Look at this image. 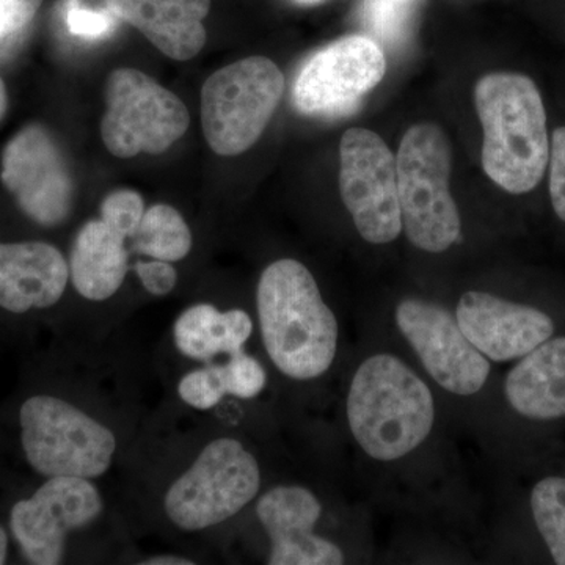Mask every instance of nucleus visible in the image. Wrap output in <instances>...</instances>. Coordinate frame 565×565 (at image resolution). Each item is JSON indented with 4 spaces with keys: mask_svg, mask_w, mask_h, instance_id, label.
I'll list each match as a JSON object with an SVG mask.
<instances>
[{
    "mask_svg": "<svg viewBox=\"0 0 565 565\" xmlns=\"http://www.w3.org/2000/svg\"><path fill=\"white\" fill-rule=\"evenodd\" d=\"M345 418L353 441L374 462L414 455L433 435L437 404L414 367L390 352L364 359L349 382Z\"/></svg>",
    "mask_w": 565,
    "mask_h": 565,
    "instance_id": "f257e3e1",
    "label": "nucleus"
},
{
    "mask_svg": "<svg viewBox=\"0 0 565 565\" xmlns=\"http://www.w3.org/2000/svg\"><path fill=\"white\" fill-rule=\"evenodd\" d=\"M256 313L264 349L282 375L310 382L332 370L340 323L305 264L282 258L263 270Z\"/></svg>",
    "mask_w": 565,
    "mask_h": 565,
    "instance_id": "f03ea898",
    "label": "nucleus"
},
{
    "mask_svg": "<svg viewBox=\"0 0 565 565\" xmlns=\"http://www.w3.org/2000/svg\"><path fill=\"white\" fill-rule=\"evenodd\" d=\"M475 106L484 129L487 177L512 195L534 191L550 161L546 111L535 82L508 71L487 74L476 84Z\"/></svg>",
    "mask_w": 565,
    "mask_h": 565,
    "instance_id": "7ed1b4c3",
    "label": "nucleus"
},
{
    "mask_svg": "<svg viewBox=\"0 0 565 565\" xmlns=\"http://www.w3.org/2000/svg\"><path fill=\"white\" fill-rule=\"evenodd\" d=\"M403 230L419 250L444 253L459 241L462 221L449 189L452 151L448 136L434 122L405 132L396 156Z\"/></svg>",
    "mask_w": 565,
    "mask_h": 565,
    "instance_id": "20e7f679",
    "label": "nucleus"
},
{
    "mask_svg": "<svg viewBox=\"0 0 565 565\" xmlns=\"http://www.w3.org/2000/svg\"><path fill=\"white\" fill-rule=\"evenodd\" d=\"M25 459L44 478L96 479L106 475L117 438L109 427L61 397L39 394L20 411Z\"/></svg>",
    "mask_w": 565,
    "mask_h": 565,
    "instance_id": "39448f33",
    "label": "nucleus"
},
{
    "mask_svg": "<svg viewBox=\"0 0 565 565\" xmlns=\"http://www.w3.org/2000/svg\"><path fill=\"white\" fill-rule=\"evenodd\" d=\"M262 482L258 459L243 441L215 438L167 490L163 511L182 531H204L239 514L258 497Z\"/></svg>",
    "mask_w": 565,
    "mask_h": 565,
    "instance_id": "423d86ee",
    "label": "nucleus"
},
{
    "mask_svg": "<svg viewBox=\"0 0 565 565\" xmlns=\"http://www.w3.org/2000/svg\"><path fill=\"white\" fill-rule=\"evenodd\" d=\"M285 92V76L270 58H243L215 71L202 90V125L215 154L250 150L273 120Z\"/></svg>",
    "mask_w": 565,
    "mask_h": 565,
    "instance_id": "0eeeda50",
    "label": "nucleus"
},
{
    "mask_svg": "<svg viewBox=\"0 0 565 565\" xmlns=\"http://www.w3.org/2000/svg\"><path fill=\"white\" fill-rule=\"evenodd\" d=\"M106 104L102 137L115 158L162 154L191 122L185 104L139 70L118 68L110 74Z\"/></svg>",
    "mask_w": 565,
    "mask_h": 565,
    "instance_id": "6e6552de",
    "label": "nucleus"
},
{
    "mask_svg": "<svg viewBox=\"0 0 565 565\" xmlns=\"http://www.w3.org/2000/svg\"><path fill=\"white\" fill-rule=\"evenodd\" d=\"M340 192L366 243H394L403 233L396 156L370 129H349L341 139Z\"/></svg>",
    "mask_w": 565,
    "mask_h": 565,
    "instance_id": "1a4fd4ad",
    "label": "nucleus"
},
{
    "mask_svg": "<svg viewBox=\"0 0 565 565\" xmlns=\"http://www.w3.org/2000/svg\"><path fill=\"white\" fill-rule=\"evenodd\" d=\"M384 51L370 36L348 35L315 52L292 87V102L308 117L341 118L362 106L384 79Z\"/></svg>",
    "mask_w": 565,
    "mask_h": 565,
    "instance_id": "9d476101",
    "label": "nucleus"
},
{
    "mask_svg": "<svg viewBox=\"0 0 565 565\" xmlns=\"http://www.w3.org/2000/svg\"><path fill=\"white\" fill-rule=\"evenodd\" d=\"M394 323L424 371L446 393L475 396L484 388L492 362L468 341L444 305L408 297L397 303Z\"/></svg>",
    "mask_w": 565,
    "mask_h": 565,
    "instance_id": "9b49d317",
    "label": "nucleus"
},
{
    "mask_svg": "<svg viewBox=\"0 0 565 565\" xmlns=\"http://www.w3.org/2000/svg\"><path fill=\"white\" fill-rule=\"evenodd\" d=\"M0 180L20 210L41 226L62 225L73 211L68 161L50 129L39 122L24 126L6 145Z\"/></svg>",
    "mask_w": 565,
    "mask_h": 565,
    "instance_id": "f8f14e48",
    "label": "nucleus"
},
{
    "mask_svg": "<svg viewBox=\"0 0 565 565\" xmlns=\"http://www.w3.org/2000/svg\"><path fill=\"white\" fill-rule=\"evenodd\" d=\"M103 497L90 479L47 478L31 498L11 508L10 530L31 564L63 563L66 539L103 514Z\"/></svg>",
    "mask_w": 565,
    "mask_h": 565,
    "instance_id": "ddd939ff",
    "label": "nucleus"
},
{
    "mask_svg": "<svg viewBox=\"0 0 565 565\" xmlns=\"http://www.w3.org/2000/svg\"><path fill=\"white\" fill-rule=\"evenodd\" d=\"M455 316L468 341L492 363L516 362L557 330L542 308L484 291L463 292Z\"/></svg>",
    "mask_w": 565,
    "mask_h": 565,
    "instance_id": "4468645a",
    "label": "nucleus"
},
{
    "mask_svg": "<svg viewBox=\"0 0 565 565\" xmlns=\"http://www.w3.org/2000/svg\"><path fill=\"white\" fill-rule=\"evenodd\" d=\"M256 515L267 535L270 565H341V546L316 534L322 504L302 486H277L259 497Z\"/></svg>",
    "mask_w": 565,
    "mask_h": 565,
    "instance_id": "2eb2a0df",
    "label": "nucleus"
},
{
    "mask_svg": "<svg viewBox=\"0 0 565 565\" xmlns=\"http://www.w3.org/2000/svg\"><path fill=\"white\" fill-rule=\"evenodd\" d=\"M70 266L54 245L0 244V308L22 315L61 302Z\"/></svg>",
    "mask_w": 565,
    "mask_h": 565,
    "instance_id": "dca6fc26",
    "label": "nucleus"
},
{
    "mask_svg": "<svg viewBox=\"0 0 565 565\" xmlns=\"http://www.w3.org/2000/svg\"><path fill=\"white\" fill-rule=\"evenodd\" d=\"M106 6L173 61H192L206 44L203 21L211 0H106Z\"/></svg>",
    "mask_w": 565,
    "mask_h": 565,
    "instance_id": "f3484780",
    "label": "nucleus"
},
{
    "mask_svg": "<svg viewBox=\"0 0 565 565\" xmlns=\"http://www.w3.org/2000/svg\"><path fill=\"white\" fill-rule=\"evenodd\" d=\"M505 403L534 423L565 419V334H553L516 360L503 382Z\"/></svg>",
    "mask_w": 565,
    "mask_h": 565,
    "instance_id": "a211bd4d",
    "label": "nucleus"
},
{
    "mask_svg": "<svg viewBox=\"0 0 565 565\" xmlns=\"http://www.w3.org/2000/svg\"><path fill=\"white\" fill-rule=\"evenodd\" d=\"M125 237L99 218L85 223L70 253V280L84 299L104 302L120 291L128 275Z\"/></svg>",
    "mask_w": 565,
    "mask_h": 565,
    "instance_id": "6ab92c4d",
    "label": "nucleus"
},
{
    "mask_svg": "<svg viewBox=\"0 0 565 565\" xmlns=\"http://www.w3.org/2000/svg\"><path fill=\"white\" fill-rule=\"evenodd\" d=\"M253 333L247 311L233 308L221 311L212 303H196L178 316L173 341L185 359L211 362L218 355L243 351Z\"/></svg>",
    "mask_w": 565,
    "mask_h": 565,
    "instance_id": "aec40b11",
    "label": "nucleus"
},
{
    "mask_svg": "<svg viewBox=\"0 0 565 565\" xmlns=\"http://www.w3.org/2000/svg\"><path fill=\"white\" fill-rule=\"evenodd\" d=\"M131 239L134 250L140 255L169 263L184 259L193 243L188 222L169 204H154L145 211Z\"/></svg>",
    "mask_w": 565,
    "mask_h": 565,
    "instance_id": "412c9836",
    "label": "nucleus"
},
{
    "mask_svg": "<svg viewBox=\"0 0 565 565\" xmlns=\"http://www.w3.org/2000/svg\"><path fill=\"white\" fill-rule=\"evenodd\" d=\"M533 523L556 565H565V476L539 479L530 492Z\"/></svg>",
    "mask_w": 565,
    "mask_h": 565,
    "instance_id": "4be33fe9",
    "label": "nucleus"
},
{
    "mask_svg": "<svg viewBox=\"0 0 565 565\" xmlns=\"http://www.w3.org/2000/svg\"><path fill=\"white\" fill-rule=\"evenodd\" d=\"M221 366L226 396L255 399L266 388V370L258 359L245 352L244 349L230 355L228 362Z\"/></svg>",
    "mask_w": 565,
    "mask_h": 565,
    "instance_id": "5701e85b",
    "label": "nucleus"
},
{
    "mask_svg": "<svg viewBox=\"0 0 565 565\" xmlns=\"http://www.w3.org/2000/svg\"><path fill=\"white\" fill-rule=\"evenodd\" d=\"M178 394L182 403L195 411L206 412L217 407L226 396L221 364H207L185 374L178 384Z\"/></svg>",
    "mask_w": 565,
    "mask_h": 565,
    "instance_id": "b1692460",
    "label": "nucleus"
},
{
    "mask_svg": "<svg viewBox=\"0 0 565 565\" xmlns=\"http://www.w3.org/2000/svg\"><path fill=\"white\" fill-rule=\"evenodd\" d=\"M143 199L131 189L110 192L102 204V221L115 233L129 239L139 228L145 214Z\"/></svg>",
    "mask_w": 565,
    "mask_h": 565,
    "instance_id": "393cba45",
    "label": "nucleus"
},
{
    "mask_svg": "<svg viewBox=\"0 0 565 565\" xmlns=\"http://www.w3.org/2000/svg\"><path fill=\"white\" fill-rule=\"evenodd\" d=\"M404 6L407 3H394L388 0H373L367 7L366 20L371 31L384 40L385 43L399 41L405 29Z\"/></svg>",
    "mask_w": 565,
    "mask_h": 565,
    "instance_id": "a878e982",
    "label": "nucleus"
},
{
    "mask_svg": "<svg viewBox=\"0 0 565 565\" xmlns=\"http://www.w3.org/2000/svg\"><path fill=\"white\" fill-rule=\"evenodd\" d=\"M550 199L553 211L565 223V126L550 140Z\"/></svg>",
    "mask_w": 565,
    "mask_h": 565,
    "instance_id": "bb28decb",
    "label": "nucleus"
},
{
    "mask_svg": "<svg viewBox=\"0 0 565 565\" xmlns=\"http://www.w3.org/2000/svg\"><path fill=\"white\" fill-rule=\"evenodd\" d=\"M43 0H0V43L28 29Z\"/></svg>",
    "mask_w": 565,
    "mask_h": 565,
    "instance_id": "cd10ccee",
    "label": "nucleus"
},
{
    "mask_svg": "<svg viewBox=\"0 0 565 565\" xmlns=\"http://www.w3.org/2000/svg\"><path fill=\"white\" fill-rule=\"evenodd\" d=\"M137 277L143 285L145 291L151 296H169L178 282L177 269L172 263L162 262V259H151V262H139L134 266Z\"/></svg>",
    "mask_w": 565,
    "mask_h": 565,
    "instance_id": "c85d7f7f",
    "label": "nucleus"
},
{
    "mask_svg": "<svg viewBox=\"0 0 565 565\" xmlns=\"http://www.w3.org/2000/svg\"><path fill=\"white\" fill-rule=\"evenodd\" d=\"M114 24V14L110 11H93L81 9L79 6L71 7L68 11L70 32L82 39H102L110 32Z\"/></svg>",
    "mask_w": 565,
    "mask_h": 565,
    "instance_id": "c756f323",
    "label": "nucleus"
},
{
    "mask_svg": "<svg viewBox=\"0 0 565 565\" xmlns=\"http://www.w3.org/2000/svg\"><path fill=\"white\" fill-rule=\"evenodd\" d=\"M141 565H193V561L189 557L177 555H159L148 557L147 561H141Z\"/></svg>",
    "mask_w": 565,
    "mask_h": 565,
    "instance_id": "7c9ffc66",
    "label": "nucleus"
},
{
    "mask_svg": "<svg viewBox=\"0 0 565 565\" xmlns=\"http://www.w3.org/2000/svg\"><path fill=\"white\" fill-rule=\"evenodd\" d=\"M7 556H9V534L0 525V565L7 563Z\"/></svg>",
    "mask_w": 565,
    "mask_h": 565,
    "instance_id": "2f4dec72",
    "label": "nucleus"
},
{
    "mask_svg": "<svg viewBox=\"0 0 565 565\" xmlns=\"http://www.w3.org/2000/svg\"><path fill=\"white\" fill-rule=\"evenodd\" d=\"M7 109H9V95H7L6 84L0 79V121L6 117Z\"/></svg>",
    "mask_w": 565,
    "mask_h": 565,
    "instance_id": "473e14b6",
    "label": "nucleus"
},
{
    "mask_svg": "<svg viewBox=\"0 0 565 565\" xmlns=\"http://www.w3.org/2000/svg\"><path fill=\"white\" fill-rule=\"evenodd\" d=\"M294 2L299 3V6L310 7L318 6V3L323 2V0H294Z\"/></svg>",
    "mask_w": 565,
    "mask_h": 565,
    "instance_id": "72a5a7b5",
    "label": "nucleus"
},
{
    "mask_svg": "<svg viewBox=\"0 0 565 565\" xmlns=\"http://www.w3.org/2000/svg\"><path fill=\"white\" fill-rule=\"evenodd\" d=\"M388 2H394V3H408V2H412V0H388Z\"/></svg>",
    "mask_w": 565,
    "mask_h": 565,
    "instance_id": "f704fd0d",
    "label": "nucleus"
}]
</instances>
